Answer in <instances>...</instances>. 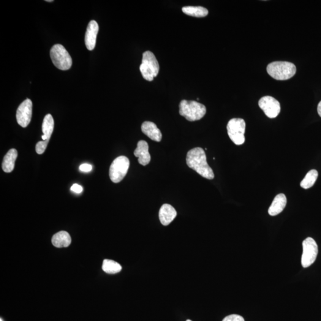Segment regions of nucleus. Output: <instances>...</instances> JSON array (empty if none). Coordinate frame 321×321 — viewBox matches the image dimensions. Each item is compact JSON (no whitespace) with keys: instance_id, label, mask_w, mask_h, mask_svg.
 <instances>
[{"instance_id":"obj_24","label":"nucleus","mask_w":321,"mask_h":321,"mask_svg":"<svg viewBox=\"0 0 321 321\" xmlns=\"http://www.w3.org/2000/svg\"><path fill=\"white\" fill-rule=\"evenodd\" d=\"M80 169L83 172H89L92 170V166L89 164H83L80 165Z\"/></svg>"},{"instance_id":"obj_19","label":"nucleus","mask_w":321,"mask_h":321,"mask_svg":"<svg viewBox=\"0 0 321 321\" xmlns=\"http://www.w3.org/2000/svg\"><path fill=\"white\" fill-rule=\"evenodd\" d=\"M182 11L184 14L195 18H204L208 15V10L201 6L183 7Z\"/></svg>"},{"instance_id":"obj_2","label":"nucleus","mask_w":321,"mask_h":321,"mask_svg":"<svg viewBox=\"0 0 321 321\" xmlns=\"http://www.w3.org/2000/svg\"><path fill=\"white\" fill-rule=\"evenodd\" d=\"M266 70L274 80H285L293 77L296 73V67L292 62L274 61L268 65Z\"/></svg>"},{"instance_id":"obj_6","label":"nucleus","mask_w":321,"mask_h":321,"mask_svg":"<svg viewBox=\"0 0 321 321\" xmlns=\"http://www.w3.org/2000/svg\"><path fill=\"white\" fill-rule=\"evenodd\" d=\"M227 129L230 140L236 145H241L244 143L246 123L243 119L235 118L230 120L227 124Z\"/></svg>"},{"instance_id":"obj_10","label":"nucleus","mask_w":321,"mask_h":321,"mask_svg":"<svg viewBox=\"0 0 321 321\" xmlns=\"http://www.w3.org/2000/svg\"><path fill=\"white\" fill-rule=\"evenodd\" d=\"M258 104L265 115L270 119L277 118L281 111L280 102L276 99L270 96L261 98Z\"/></svg>"},{"instance_id":"obj_23","label":"nucleus","mask_w":321,"mask_h":321,"mask_svg":"<svg viewBox=\"0 0 321 321\" xmlns=\"http://www.w3.org/2000/svg\"><path fill=\"white\" fill-rule=\"evenodd\" d=\"M70 189H71L72 192L76 193V194H80V193L83 192V190L82 186H81L80 185L78 184H73Z\"/></svg>"},{"instance_id":"obj_5","label":"nucleus","mask_w":321,"mask_h":321,"mask_svg":"<svg viewBox=\"0 0 321 321\" xmlns=\"http://www.w3.org/2000/svg\"><path fill=\"white\" fill-rule=\"evenodd\" d=\"M50 57L54 66L61 70H67L72 66V59L69 53L61 44L53 45Z\"/></svg>"},{"instance_id":"obj_17","label":"nucleus","mask_w":321,"mask_h":321,"mask_svg":"<svg viewBox=\"0 0 321 321\" xmlns=\"http://www.w3.org/2000/svg\"><path fill=\"white\" fill-rule=\"evenodd\" d=\"M18 158V151L15 149H11L4 157L2 168L5 173H11L14 170L15 162Z\"/></svg>"},{"instance_id":"obj_9","label":"nucleus","mask_w":321,"mask_h":321,"mask_svg":"<svg viewBox=\"0 0 321 321\" xmlns=\"http://www.w3.org/2000/svg\"><path fill=\"white\" fill-rule=\"evenodd\" d=\"M303 254L301 265L307 268L315 262L318 254V247L314 239L307 238L303 241Z\"/></svg>"},{"instance_id":"obj_26","label":"nucleus","mask_w":321,"mask_h":321,"mask_svg":"<svg viewBox=\"0 0 321 321\" xmlns=\"http://www.w3.org/2000/svg\"><path fill=\"white\" fill-rule=\"evenodd\" d=\"M46 1H47V2H53V0H46Z\"/></svg>"},{"instance_id":"obj_18","label":"nucleus","mask_w":321,"mask_h":321,"mask_svg":"<svg viewBox=\"0 0 321 321\" xmlns=\"http://www.w3.org/2000/svg\"><path fill=\"white\" fill-rule=\"evenodd\" d=\"M71 242V237L69 233L65 232V231H61V232L55 234L52 238L53 245L58 248L69 246Z\"/></svg>"},{"instance_id":"obj_15","label":"nucleus","mask_w":321,"mask_h":321,"mask_svg":"<svg viewBox=\"0 0 321 321\" xmlns=\"http://www.w3.org/2000/svg\"><path fill=\"white\" fill-rule=\"evenodd\" d=\"M142 131L151 140L159 142L162 140V134L157 125L151 121L143 122L142 127Z\"/></svg>"},{"instance_id":"obj_4","label":"nucleus","mask_w":321,"mask_h":321,"mask_svg":"<svg viewBox=\"0 0 321 321\" xmlns=\"http://www.w3.org/2000/svg\"><path fill=\"white\" fill-rule=\"evenodd\" d=\"M140 71L144 80L152 81L159 74L160 66L156 56L151 51H147L143 54Z\"/></svg>"},{"instance_id":"obj_16","label":"nucleus","mask_w":321,"mask_h":321,"mask_svg":"<svg viewBox=\"0 0 321 321\" xmlns=\"http://www.w3.org/2000/svg\"><path fill=\"white\" fill-rule=\"evenodd\" d=\"M287 198L283 194H280L275 197L273 203L268 209L271 216H276L281 213L286 206Z\"/></svg>"},{"instance_id":"obj_20","label":"nucleus","mask_w":321,"mask_h":321,"mask_svg":"<svg viewBox=\"0 0 321 321\" xmlns=\"http://www.w3.org/2000/svg\"><path fill=\"white\" fill-rule=\"evenodd\" d=\"M102 268L105 273L110 274L118 273L122 269L120 263L110 260H105L103 261Z\"/></svg>"},{"instance_id":"obj_12","label":"nucleus","mask_w":321,"mask_h":321,"mask_svg":"<svg viewBox=\"0 0 321 321\" xmlns=\"http://www.w3.org/2000/svg\"><path fill=\"white\" fill-rule=\"evenodd\" d=\"M99 26L96 21L91 20L87 27L85 42L87 49L93 50L96 45L97 37L99 33Z\"/></svg>"},{"instance_id":"obj_3","label":"nucleus","mask_w":321,"mask_h":321,"mask_svg":"<svg viewBox=\"0 0 321 321\" xmlns=\"http://www.w3.org/2000/svg\"><path fill=\"white\" fill-rule=\"evenodd\" d=\"M205 106L195 100H182L179 104V113L189 121L200 120L205 115Z\"/></svg>"},{"instance_id":"obj_1","label":"nucleus","mask_w":321,"mask_h":321,"mask_svg":"<svg viewBox=\"0 0 321 321\" xmlns=\"http://www.w3.org/2000/svg\"><path fill=\"white\" fill-rule=\"evenodd\" d=\"M186 163L189 168L203 178L209 180L214 178L213 170L206 161L205 152L202 148H195L189 151L187 154Z\"/></svg>"},{"instance_id":"obj_8","label":"nucleus","mask_w":321,"mask_h":321,"mask_svg":"<svg viewBox=\"0 0 321 321\" xmlns=\"http://www.w3.org/2000/svg\"><path fill=\"white\" fill-rule=\"evenodd\" d=\"M54 127V121L51 114H48L43 119L42 125V130L43 135L42 136V141L38 142L36 145V152L38 154H42L45 152L49 141H50L51 135L53 132Z\"/></svg>"},{"instance_id":"obj_14","label":"nucleus","mask_w":321,"mask_h":321,"mask_svg":"<svg viewBox=\"0 0 321 321\" xmlns=\"http://www.w3.org/2000/svg\"><path fill=\"white\" fill-rule=\"evenodd\" d=\"M177 212L175 208L169 204H164L160 208L159 218L160 222L165 226L169 225L175 219Z\"/></svg>"},{"instance_id":"obj_28","label":"nucleus","mask_w":321,"mask_h":321,"mask_svg":"<svg viewBox=\"0 0 321 321\" xmlns=\"http://www.w3.org/2000/svg\"><path fill=\"white\" fill-rule=\"evenodd\" d=\"M186 321H192L188 320H187Z\"/></svg>"},{"instance_id":"obj_25","label":"nucleus","mask_w":321,"mask_h":321,"mask_svg":"<svg viewBox=\"0 0 321 321\" xmlns=\"http://www.w3.org/2000/svg\"><path fill=\"white\" fill-rule=\"evenodd\" d=\"M317 110H318V114H319L321 118V100L319 103V104H318Z\"/></svg>"},{"instance_id":"obj_13","label":"nucleus","mask_w":321,"mask_h":321,"mask_svg":"<svg viewBox=\"0 0 321 321\" xmlns=\"http://www.w3.org/2000/svg\"><path fill=\"white\" fill-rule=\"evenodd\" d=\"M134 155L138 158V162L140 165L146 166L151 161V155L149 152L148 143L145 140L139 141L137 148L135 149Z\"/></svg>"},{"instance_id":"obj_11","label":"nucleus","mask_w":321,"mask_h":321,"mask_svg":"<svg viewBox=\"0 0 321 321\" xmlns=\"http://www.w3.org/2000/svg\"><path fill=\"white\" fill-rule=\"evenodd\" d=\"M32 114V102L26 99L19 105L16 111V120L18 123L22 127H26L31 122Z\"/></svg>"},{"instance_id":"obj_21","label":"nucleus","mask_w":321,"mask_h":321,"mask_svg":"<svg viewBox=\"0 0 321 321\" xmlns=\"http://www.w3.org/2000/svg\"><path fill=\"white\" fill-rule=\"evenodd\" d=\"M318 177V172L316 170L309 171L303 181H301V186L304 189L311 188L317 181Z\"/></svg>"},{"instance_id":"obj_22","label":"nucleus","mask_w":321,"mask_h":321,"mask_svg":"<svg viewBox=\"0 0 321 321\" xmlns=\"http://www.w3.org/2000/svg\"><path fill=\"white\" fill-rule=\"evenodd\" d=\"M222 321H244V318L240 315L233 314L225 317Z\"/></svg>"},{"instance_id":"obj_7","label":"nucleus","mask_w":321,"mask_h":321,"mask_svg":"<svg viewBox=\"0 0 321 321\" xmlns=\"http://www.w3.org/2000/svg\"><path fill=\"white\" fill-rule=\"evenodd\" d=\"M129 166V160L126 157L117 158L111 164L109 171L111 181L114 183H118L123 181L127 175Z\"/></svg>"},{"instance_id":"obj_27","label":"nucleus","mask_w":321,"mask_h":321,"mask_svg":"<svg viewBox=\"0 0 321 321\" xmlns=\"http://www.w3.org/2000/svg\"><path fill=\"white\" fill-rule=\"evenodd\" d=\"M0 321H3V320H2V318H1V320H0Z\"/></svg>"}]
</instances>
